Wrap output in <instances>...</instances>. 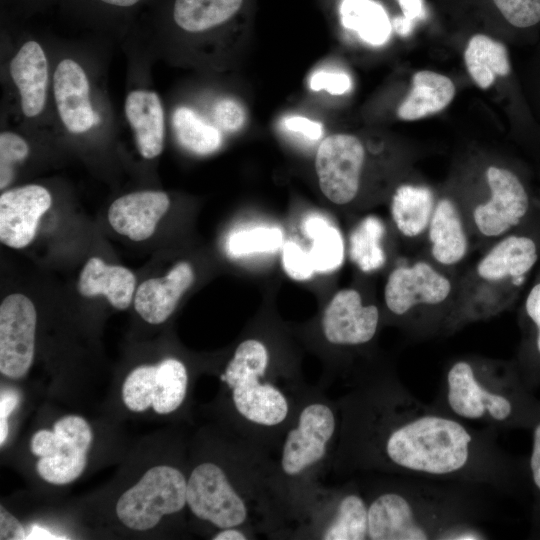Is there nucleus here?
I'll use <instances>...</instances> for the list:
<instances>
[{"label": "nucleus", "instance_id": "1", "mask_svg": "<svg viewBox=\"0 0 540 540\" xmlns=\"http://www.w3.org/2000/svg\"><path fill=\"white\" fill-rule=\"evenodd\" d=\"M497 434L423 403L388 377L349 400L345 453L355 468L518 496L528 489L527 460L505 451Z\"/></svg>", "mask_w": 540, "mask_h": 540}, {"label": "nucleus", "instance_id": "2", "mask_svg": "<svg viewBox=\"0 0 540 540\" xmlns=\"http://www.w3.org/2000/svg\"><path fill=\"white\" fill-rule=\"evenodd\" d=\"M475 487L412 477L381 485L366 497L368 539H489L479 525L486 507Z\"/></svg>", "mask_w": 540, "mask_h": 540}, {"label": "nucleus", "instance_id": "3", "mask_svg": "<svg viewBox=\"0 0 540 540\" xmlns=\"http://www.w3.org/2000/svg\"><path fill=\"white\" fill-rule=\"evenodd\" d=\"M433 404L465 422L496 432L530 430L540 413V400L523 382L515 360L478 355L448 362Z\"/></svg>", "mask_w": 540, "mask_h": 540}, {"label": "nucleus", "instance_id": "4", "mask_svg": "<svg viewBox=\"0 0 540 540\" xmlns=\"http://www.w3.org/2000/svg\"><path fill=\"white\" fill-rule=\"evenodd\" d=\"M537 241L513 231L496 240L459 279L453 309L444 327L452 333L503 312L538 260Z\"/></svg>", "mask_w": 540, "mask_h": 540}, {"label": "nucleus", "instance_id": "5", "mask_svg": "<svg viewBox=\"0 0 540 540\" xmlns=\"http://www.w3.org/2000/svg\"><path fill=\"white\" fill-rule=\"evenodd\" d=\"M428 257L397 265L384 286L389 314L413 337L444 331L453 309L459 279Z\"/></svg>", "mask_w": 540, "mask_h": 540}, {"label": "nucleus", "instance_id": "6", "mask_svg": "<svg viewBox=\"0 0 540 540\" xmlns=\"http://www.w3.org/2000/svg\"><path fill=\"white\" fill-rule=\"evenodd\" d=\"M459 200L476 248L486 249L515 231L530 210V198L520 178L495 164L484 170V191Z\"/></svg>", "mask_w": 540, "mask_h": 540}, {"label": "nucleus", "instance_id": "7", "mask_svg": "<svg viewBox=\"0 0 540 540\" xmlns=\"http://www.w3.org/2000/svg\"><path fill=\"white\" fill-rule=\"evenodd\" d=\"M268 365L265 344L246 339L238 345L220 378L231 389L234 407L244 419L261 426H276L287 418L289 403L279 388L260 380Z\"/></svg>", "mask_w": 540, "mask_h": 540}, {"label": "nucleus", "instance_id": "8", "mask_svg": "<svg viewBox=\"0 0 540 540\" xmlns=\"http://www.w3.org/2000/svg\"><path fill=\"white\" fill-rule=\"evenodd\" d=\"M186 491L187 481L178 469L155 466L121 495L116 514L128 528L147 530L162 516L179 512L187 504Z\"/></svg>", "mask_w": 540, "mask_h": 540}, {"label": "nucleus", "instance_id": "9", "mask_svg": "<svg viewBox=\"0 0 540 540\" xmlns=\"http://www.w3.org/2000/svg\"><path fill=\"white\" fill-rule=\"evenodd\" d=\"M366 150L352 134L327 136L318 146L315 170L323 195L336 205H347L359 194Z\"/></svg>", "mask_w": 540, "mask_h": 540}, {"label": "nucleus", "instance_id": "10", "mask_svg": "<svg viewBox=\"0 0 540 540\" xmlns=\"http://www.w3.org/2000/svg\"><path fill=\"white\" fill-rule=\"evenodd\" d=\"M188 385L185 365L167 358L155 365H141L132 370L122 387L125 405L141 412L150 406L158 414H169L182 404Z\"/></svg>", "mask_w": 540, "mask_h": 540}, {"label": "nucleus", "instance_id": "11", "mask_svg": "<svg viewBox=\"0 0 540 540\" xmlns=\"http://www.w3.org/2000/svg\"><path fill=\"white\" fill-rule=\"evenodd\" d=\"M186 501L199 519L218 528L242 525L248 516L245 501L216 464L205 462L194 468L188 481Z\"/></svg>", "mask_w": 540, "mask_h": 540}, {"label": "nucleus", "instance_id": "12", "mask_svg": "<svg viewBox=\"0 0 540 540\" xmlns=\"http://www.w3.org/2000/svg\"><path fill=\"white\" fill-rule=\"evenodd\" d=\"M336 430V417L330 406L314 402L303 408L297 424L284 441L281 469L289 477L302 475L320 462Z\"/></svg>", "mask_w": 540, "mask_h": 540}, {"label": "nucleus", "instance_id": "13", "mask_svg": "<svg viewBox=\"0 0 540 540\" xmlns=\"http://www.w3.org/2000/svg\"><path fill=\"white\" fill-rule=\"evenodd\" d=\"M37 314L24 294L13 293L0 306V371L19 379L29 370L35 348Z\"/></svg>", "mask_w": 540, "mask_h": 540}, {"label": "nucleus", "instance_id": "14", "mask_svg": "<svg viewBox=\"0 0 540 540\" xmlns=\"http://www.w3.org/2000/svg\"><path fill=\"white\" fill-rule=\"evenodd\" d=\"M380 318L377 305L365 303L358 290L345 288L338 291L326 306L321 321L322 331L333 345L359 347L375 338Z\"/></svg>", "mask_w": 540, "mask_h": 540}, {"label": "nucleus", "instance_id": "15", "mask_svg": "<svg viewBox=\"0 0 540 540\" xmlns=\"http://www.w3.org/2000/svg\"><path fill=\"white\" fill-rule=\"evenodd\" d=\"M428 258L450 270L469 255L472 236L457 196L439 195L425 234Z\"/></svg>", "mask_w": 540, "mask_h": 540}, {"label": "nucleus", "instance_id": "16", "mask_svg": "<svg viewBox=\"0 0 540 540\" xmlns=\"http://www.w3.org/2000/svg\"><path fill=\"white\" fill-rule=\"evenodd\" d=\"M52 197L40 185L29 184L4 191L0 196V240L14 249L29 245L40 218L50 208Z\"/></svg>", "mask_w": 540, "mask_h": 540}, {"label": "nucleus", "instance_id": "17", "mask_svg": "<svg viewBox=\"0 0 540 540\" xmlns=\"http://www.w3.org/2000/svg\"><path fill=\"white\" fill-rule=\"evenodd\" d=\"M53 93L57 112L65 128L74 134L85 133L98 117L90 101V86L81 65L73 59L60 61L53 74Z\"/></svg>", "mask_w": 540, "mask_h": 540}, {"label": "nucleus", "instance_id": "18", "mask_svg": "<svg viewBox=\"0 0 540 540\" xmlns=\"http://www.w3.org/2000/svg\"><path fill=\"white\" fill-rule=\"evenodd\" d=\"M170 207L169 196L162 191H137L112 202L108 221L120 235L133 241L150 238Z\"/></svg>", "mask_w": 540, "mask_h": 540}, {"label": "nucleus", "instance_id": "19", "mask_svg": "<svg viewBox=\"0 0 540 540\" xmlns=\"http://www.w3.org/2000/svg\"><path fill=\"white\" fill-rule=\"evenodd\" d=\"M195 275L190 263L180 261L159 278L143 281L135 291L134 308L150 324H161L174 312Z\"/></svg>", "mask_w": 540, "mask_h": 540}, {"label": "nucleus", "instance_id": "20", "mask_svg": "<svg viewBox=\"0 0 540 540\" xmlns=\"http://www.w3.org/2000/svg\"><path fill=\"white\" fill-rule=\"evenodd\" d=\"M10 74L24 115L38 116L44 109L48 86V61L38 42L30 40L21 46L10 62Z\"/></svg>", "mask_w": 540, "mask_h": 540}, {"label": "nucleus", "instance_id": "21", "mask_svg": "<svg viewBox=\"0 0 540 540\" xmlns=\"http://www.w3.org/2000/svg\"><path fill=\"white\" fill-rule=\"evenodd\" d=\"M124 110L141 156L145 159L159 156L164 147L165 121L158 94L133 90L125 99Z\"/></svg>", "mask_w": 540, "mask_h": 540}, {"label": "nucleus", "instance_id": "22", "mask_svg": "<svg viewBox=\"0 0 540 540\" xmlns=\"http://www.w3.org/2000/svg\"><path fill=\"white\" fill-rule=\"evenodd\" d=\"M136 277L131 270L106 264L101 258L91 257L82 268L77 290L84 297L104 296L119 309H127L135 295Z\"/></svg>", "mask_w": 540, "mask_h": 540}, {"label": "nucleus", "instance_id": "23", "mask_svg": "<svg viewBox=\"0 0 540 540\" xmlns=\"http://www.w3.org/2000/svg\"><path fill=\"white\" fill-rule=\"evenodd\" d=\"M437 197L434 190L424 184L398 185L390 199V215L397 232L406 239L425 238Z\"/></svg>", "mask_w": 540, "mask_h": 540}, {"label": "nucleus", "instance_id": "24", "mask_svg": "<svg viewBox=\"0 0 540 540\" xmlns=\"http://www.w3.org/2000/svg\"><path fill=\"white\" fill-rule=\"evenodd\" d=\"M455 96L452 80L440 73L422 70L412 77V86L400 104V119L413 121L437 113L447 107Z\"/></svg>", "mask_w": 540, "mask_h": 540}, {"label": "nucleus", "instance_id": "25", "mask_svg": "<svg viewBox=\"0 0 540 540\" xmlns=\"http://www.w3.org/2000/svg\"><path fill=\"white\" fill-rule=\"evenodd\" d=\"M523 330V341L515 363L523 382L533 391L540 386V280L525 298Z\"/></svg>", "mask_w": 540, "mask_h": 540}, {"label": "nucleus", "instance_id": "26", "mask_svg": "<svg viewBox=\"0 0 540 540\" xmlns=\"http://www.w3.org/2000/svg\"><path fill=\"white\" fill-rule=\"evenodd\" d=\"M339 15L342 26L364 43L381 46L390 38L391 21L383 6L374 0H342Z\"/></svg>", "mask_w": 540, "mask_h": 540}, {"label": "nucleus", "instance_id": "27", "mask_svg": "<svg viewBox=\"0 0 540 540\" xmlns=\"http://www.w3.org/2000/svg\"><path fill=\"white\" fill-rule=\"evenodd\" d=\"M464 60L473 81L482 89L489 88L497 76H507L511 69L506 47L483 34L469 40Z\"/></svg>", "mask_w": 540, "mask_h": 540}, {"label": "nucleus", "instance_id": "28", "mask_svg": "<svg viewBox=\"0 0 540 540\" xmlns=\"http://www.w3.org/2000/svg\"><path fill=\"white\" fill-rule=\"evenodd\" d=\"M320 538L325 540L368 539L367 499L355 490L341 494Z\"/></svg>", "mask_w": 540, "mask_h": 540}, {"label": "nucleus", "instance_id": "29", "mask_svg": "<svg viewBox=\"0 0 540 540\" xmlns=\"http://www.w3.org/2000/svg\"><path fill=\"white\" fill-rule=\"evenodd\" d=\"M172 125L180 145L194 154L209 155L222 145L221 130L204 121L190 108L175 109Z\"/></svg>", "mask_w": 540, "mask_h": 540}, {"label": "nucleus", "instance_id": "30", "mask_svg": "<svg viewBox=\"0 0 540 540\" xmlns=\"http://www.w3.org/2000/svg\"><path fill=\"white\" fill-rule=\"evenodd\" d=\"M307 230L313 239L309 253L316 271L328 272L338 268L344 258V243L340 232L318 218L308 223Z\"/></svg>", "mask_w": 540, "mask_h": 540}, {"label": "nucleus", "instance_id": "31", "mask_svg": "<svg viewBox=\"0 0 540 540\" xmlns=\"http://www.w3.org/2000/svg\"><path fill=\"white\" fill-rule=\"evenodd\" d=\"M85 466L86 452L66 443L57 455L40 457L36 469L45 481L61 485L78 478Z\"/></svg>", "mask_w": 540, "mask_h": 540}, {"label": "nucleus", "instance_id": "32", "mask_svg": "<svg viewBox=\"0 0 540 540\" xmlns=\"http://www.w3.org/2000/svg\"><path fill=\"white\" fill-rule=\"evenodd\" d=\"M383 230L379 220L367 218L354 233L352 255L364 271L375 269L384 262V252L379 244Z\"/></svg>", "mask_w": 540, "mask_h": 540}, {"label": "nucleus", "instance_id": "33", "mask_svg": "<svg viewBox=\"0 0 540 540\" xmlns=\"http://www.w3.org/2000/svg\"><path fill=\"white\" fill-rule=\"evenodd\" d=\"M282 239V232L278 228L258 227L242 230L229 237L227 250L233 257L271 252L281 246Z\"/></svg>", "mask_w": 540, "mask_h": 540}, {"label": "nucleus", "instance_id": "34", "mask_svg": "<svg viewBox=\"0 0 540 540\" xmlns=\"http://www.w3.org/2000/svg\"><path fill=\"white\" fill-rule=\"evenodd\" d=\"M27 141L20 135L5 131L0 134V188H6L13 180L15 166L29 155Z\"/></svg>", "mask_w": 540, "mask_h": 540}, {"label": "nucleus", "instance_id": "35", "mask_svg": "<svg viewBox=\"0 0 540 540\" xmlns=\"http://www.w3.org/2000/svg\"><path fill=\"white\" fill-rule=\"evenodd\" d=\"M513 26L527 28L540 22V0H493Z\"/></svg>", "mask_w": 540, "mask_h": 540}, {"label": "nucleus", "instance_id": "36", "mask_svg": "<svg viewBox=\"0 0 540 540\" xmlns=\"http://www.w3.org/2000/svg\"><path fill=\"white\" fill-rule=\"evenodd\" d=\"M531 452L527 459L528 490L533 497L532 524L540 520V413L530 428Z\"/></svg>", "mask_w": 540, "mask_h": 540}, {"label": "nucleus", "instance_id": "37", "mask_svg": "<svg viewBox=\"0 0 540 540\" xmlns=\"http://www.w3.org/2000/svg\"><path fill=\"white\" fill-rule=\"evenodd\" d=\"M282 264L287 275L295 280H306L316 271L310 253L295 242L284 245Z\"/></svg>", "mask_w": 540, "mask_h": 540}, {"label": "nucleus", "instance_id": "38", "mask_svg": "<svg viewBox=\"0 0 540 540\" xmlns=\"http://www.w3.org/2000/svg\"><path fill=\"white\" fill-rule=\"evenodd\" d=\"M212 116L220 130L237 132L246 122V111L243 105L233 98L219 99L213 106Z\"/></svg>", "mask_w": 540, "mask_h": 540}, {"label": "nucleus", "instance_id": "39", "mask_svg": "<svg viewBox=\"0 0 540 540\" xmlns=\"http://www.w3.org/2000/svg\"><path fill=\"white\" fill-rule=\"evenodd\" d=\"M53 430L62 438L87 452L92 442L89 424L79 416L69 415L54 423Z\"/></svg>", "mask_w": 540, "mask_h": 540}, {"label": "nucleus", "instance_id": "40", "mask_svg": "<svg viewBox=\"0 0 540 540\" xmlns=\"http://www.w3.org/2000/svg\"><path fill=\"white\" fill-rule=\"evenodd\" d=\"M314 91L325 90L333 95H342L352 87L350 77L343 72L316 71L309 80Z\"/></svg>", "mask_w": 540, "mask_h": 540}, {"label": "nucleus", "instance_id": "41", "mask_svg": "<svg viewBox=\"0 0 540 540\" xmlns=\"http://www.w3.org/2000/svg\"><path fill=\"white\" fill-rule=\"evenodd\" d=\"M65 440L54 430H39L30 441L32 453L39 457H50L57 455L63 448Z\"/></svg>", "mask_w": 540, "mask_h": 540}, {"label": "nucleus", "instance_id": "42", "mask_svg": "<svg viewBox=\"0 0 540 540\" xmlns=\"http://www.w3.org/2000/svg\"><path fill=\"white\" fill-rule=\"evenodd\" d=\"M283 126L288 131L302 134L310 140H318L322 135L321 124L303 116L286 117L283 120Z\"/></svg>", "mask_w": 540, "mask_h": 540}, {"label": "nucleus", "instance_id": "43", "mask_svg": "<svg viewBox=\"0 0 540 540\" xmlns=\"http://www.w3.org/2000/svg\"><path fill=\"white\" fill-rule=\"evenodd\" d=\"M20 395L13 389L2 390L0 395V444L3 445L8 436V417L18 406Z\"/></svg>", "mask_w": 540, "mask_h": 540}, {"label": "nucleus", "instance_id": "44", "mask_svg": "<svg viewBox=\"0 0 540 540\" xmlns=\"http://www.w3.org/2000/svg\"><path fill=\"white\" fill-rule=\"evenodd\" d=\"M26 531L22 524L9 513L2 505L0 506V539L1 540H24Z\"/></svg>", "mask_w": 540, "mask_h": 540}, {"label": "nucleus", "instance_id": "45", "mask_svg": "<svg viewBox=\"0 0 540 540\" xmlns=\"http://www.w3.org/2000/svg\"><path fill=\"white\" fill-rule=\"evenodd\" d=\"M403 16L413 22L425 18L426 9L424 0H397Z\"/></svg>", "mask_w": 540, "mask_h": 540}, {"label": "nucleus", "instance_id": "46", "mask_svg": "<svg viewBox=\"0 0 540 540\" xmlns=\"http://www.w3.org/2000/svg\"><path fill=\"white\" fill-rule=\"evenodd\" d=\"M26 539L29 540H39V539H67V537H62L52 533L51 531L43 528L37 524H33L29 528V532L26 534Z\"/></svg>", "mask_w": 540, "mask_h": 540}, {"label": "nucleus", "instance_id": "47", "mask_svg": "<svg viewBox=\"0 0 540 540\" xmlns=\"http://www.w3.org/2000/svg\"><path fill=\"white\" fill-rule=\"evenodd\" d=\"M392 28L402 37L408 36L414 27V22L402 16H396L393 18Z\"/></svg>", "mask_w": 540, "mask_h": 540}, {"label": "nucleus", "instance_id": "48", "mask_svg": "<svg viewBox=\"0 0 540 540\" xmlns=\"http://www.w3.org/2000/svg\"><path fill=\"white\" fill-rule=\"evenodd\" d=\"M214 540H245L247 536L237 527L224 528L214 537Z\"/></svg>", "mask_w": 540, "mask_h": 540}, {"label": "nucleus", "instance_id": "49", "mask_svg": "<svg viewBox=\"0 0 540 540\" xmlns=\"http://www.w3.org/2000/svg\"><path fill=\"white\" fill-rule=\"evenodd\" d=\"M97 2L117 9H128L136 6L142 0H96Z\"/></svg>", "mask_w": 540, "mask_h": 540}, {"label": "nucleus", "instance_id": "50", "mask_svg": "<svg viewBox=\"0 0 540 540\" xmlns=\"http://www.w3.org/2000/svg\"><path fill=\"white\" fill-rule=\"evenodd\" d=\"M531 535L535 538H540V520L532 525Z\"/></svg>", "mask_w": 540, "mask_h": 540}]
</instances>
